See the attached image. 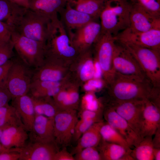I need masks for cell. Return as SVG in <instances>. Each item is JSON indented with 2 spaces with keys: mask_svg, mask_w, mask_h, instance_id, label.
<instances>
[{
  "mask_svg": "<svg viewBox=\"0 0 160 160\" xmlns=\"http://www.w3.org/2000/svg\"><path fill=\"white\" fill-rule=\"evenodd\" d=\"M79 53L58 17L51 20L44 47V57L57 60L69 66Z\"/></svg>",
  "mask_w": 160,
  "mask_h": 160,
  "instance_id": "2",
  "label": "cell"
},
{
  "mask_svg": "<svg viewBox=\"0 0 160 160\" xmlns=\"http://www.w3.org/2000/svg\"><path fill=\"white\" fill-rule=\"evenodd\" d=\"M79 116L80 119L98 122L103 120V112H97L88 110H80Z\"/></svg>",
  "mask_w": 160,
  "mask_h": 160,
  "instance_id": "41",
  "label": "cell"
},
{
  "mask_svg": "<svg viewBox=\"0 0 160 160\" xmlns=\"http://www.w3.org/2000/svg\"><path fill=\"white\" fill-rule=\"evenodd\" d=\"M12 97L5 86L0 85V107L8 104Z\"/></svg>",
  "mask_w": 160,
  "mask_h": 160,
  "instance_id": "44",
  "label": "cell"
},
{
  "mask_svg": "<svg viewBox=\"0 0 160 160\" xmlns=\"http://www.w3.org/2000/svg\"><path fill=\"white\" fill-rule=\"evenodd\" d=\"M114 37L116 40L121 42L160 51V29L141 32L129 27Z\"/></svg>",
  "mask_w": 160,
  "mask_h": 160,
  "instance_id": "13",
  "label": "cell"
},
{
  "mask_svg": "<svg viewBox=\"0 0 160 160\" xmlns=\"http://www.w3.org/2000/svg\"><path fill=\"white\" fill-rule=\"evenodd\" d=\"M12 29L6 23L0 21V44L11 39Z\"/></svg>",
  "mask_w": 160,
  "mask_h": 160,
  "instance_id": "42",
  "label": "cell"
},
{
  "mask_svg": "<svg viewBox=\"0 0 160 160\" xmlns=\"http://www.w3.org/2000/svg\"><path fill=\"white\" fill-rule=\"evenodd\" d=\"M71 78L81 85L94 78L95 69L92 47L79 54L69 67Z\"/></svg>",
  "mask_w": 160,
  "mask_h": 160,
  "instance_id": "17",
  "label": "cell"
},
{
  "mask_svg": "<svg viewBox=\"0 0 160 160\" xmlns=\"http://www.w3.org/2000/svg\"><path fill=\"white\" fill-rule=\"evenodd\" d=\"M28 132L23 125H14L3 130L0 143L6 148H20L26 144L29 137Z\"/></svg>",
  "mask_w": 160,
  "mask_h": 160,
  "instance_id": "22",
  "label": "cell"
},
{
  "mask_svg": "<svg viewBox=\"0 0 160 160\" xmlns=\"http://www.w3.org/2000/svg\"><path fill=\"white\" fill-rule=\"evenodd\" d=\"M11 39L17 55L25 64L34 69L41 65L44 58V44L22 35L13 28Z\"/></svg>",
  "mask_w": 160,
  "mask_h": 160,
  "instance_id": "7",
  "label": "cell"
},
{
  "mask_svg": "<svg viewBox=\"0 0 160 160\" xmlns=\"http://www.w3.org/2000/svg\"><path fill=\"white\" fill-rule=\"evenodd\" d=\"M103 104V117L106 122L117 131L131 147L135 146L142 139L112 107L104 102Z\"/></svg>",
  "mask_w": 160,
  "mask_h": 160,
  "instance_id": "16",
  "label": "cell"
},
{
  "mask_svg": "<svg viewBox=\"0 0 160 160\" xmlns=\"http://www.w3.org/2000/svg\"><path fill=\"white\" fill-rule=\"evenodd\" d=\"M14 125L24 126L15 108L9 104L0 107V128L3 130Z\"/></svg>",
  "mask_w": 160,
  "mask_h": 160,
  "instance_id": "33",
  "label": "cell"
},
{
  "mask_svg": "<svg viewBox=\"0 0 160 160\" xmlns=\"http://www.w3.org/2000/svg\"><path fill=\"white\" fill-rule=\"evenodd\" d=\"M153 15L160 17V0H129Z\"/></svg>",
  "mask_w": 160,
  "mask_h": 160,
  "instance_id": "36",
  "label": "cell"
},
{
  "mask_svg": "<svg viewBox=\"0 0 160 160\" xmlns=\"http://www.w3.org/2000/svg\"><path fill=\"white\" fill-rule=\"evenodd\" d=\"M30 96L33 101L36 114L54 118L59 110L52 97H35Z\"/></svg>",
  "mask_w": 160,
  "mask_h": 160,
  "instance_id": "30",
  "label": "cell"
},
{
  "mask_svg": "<svg viewBox=\"0 0 160 160\" xmlns=\"http://www.w3.org/2000/svg\"><path fill=\"white\" fill-rule=\"evenodd\" d=\"M14 49L11 38L8 41L0 44V66L6 63L15 56Z\"/></svg>",
  "mask_w": 160,
  "mask_h": 160,
  "instance_id": "38",
  "label": "cell"
},
{
  "mask_svg": "<svg viewBox=\"0 0 160 160\" xmlns=\"http://www.w3.org/2000/svg\"><path fill=\"white\" fill-rule=\"evenodd\" d=\"M79 108L81 110L103 112V105L100 97L97 98L95 92H85L80 97Z\"/></svg>",
  "mask_w": 160,
  "mask_h": 160,
  "instance_id": "35",
  "label": "cell"
},
{
  "mask_svg": "<svg viewBox=\"0 0 160 160\" xmlns=\"http://www.w3.org/2000/svg\"><path fill=\"white\" fill-rule=\"evenodd\" d=\"M77 111L59 110L54 117V136L58 147H66L72 140L78 120Z\"/></svg>",
  "mask_w": 160,
  "mask_h": 160,
  "instance_id": "10",
  "label": "cell"
},
{
  "mask_svg": "<svg viewBox=\"0 0 160 160\" xmlns=\"http://www.w3.org/2000/svg\"><path fill=\"white\" fill-rule=\"evenodd\" d=\"M145 100L118 102L104 100L103 101L112 107L119 115L124 118L142 139L141 133L142 114Z\"/></svg>",
  "mask_w": 160,
  "mask_h": 160,
  "instance_id": "12",
  "label": "cell"
},
{
  "mask_svg": "<svg viewBox=\"0 0 160 160\" xmlns=\"http://www.w3.org/2000/svg\"><path fill=\"white\" fill-rule=\"evenodd\" d=\"M155 87L147 79L127 76L115 73L105 89L104 100L111 102L144 100L151 98Z\"/></svg>",
  "mask_w": 160,
  "mask_h": 160,
  "instance_id": "1",
  "label": "cell"
},
{
  "mask_svg": "<svg viewBox=\"0 0 160 160\" xmlns=\"http://www.w3.org/2000/svg\"><path fill=\"white\" fill-rule=\"evenodd\" d=\"M11 2L22 7L28 9L29 0H9Z\"/></svg>",
  "mask_w": 160,
  "mask_h": 160,
  "instance_id": "48",
  "label": "cell"
},
{
  "mask_svg": "<svg viewBox=\"0 0 160 160\" xmlns=\"http://www.w3.org/2000/svg\"><path fill=\"white\" fill-rule=\"evenodd\" d=\"M5 85L12 98L28 94L32 81L33 70L25 64L17 55L12 57Z\"/></svg>",
  "mask_w": 160,
  "mask_h": 160,
  "instance_id": "6",
  "label": "cell"
},
{
  "mask_svg": "<svg viewBox=\"0 0 160 160\" xmlns=\"http://www.w3.org/2000/svg\"><path fill=\"white\" fill-rule=\"evenodd\" d=\"M97 20H93L74 31L71 40L79 53L92 48L99 38L101 27Z\"/></svg>",
  "mask_w": 160,
  "mask_h": 160,
  "instance_id": "14",
  "label": "cell"
},
{
  "mask_svg": "<svg viewBox=\"0 0 160 160\" xmlns=\"http://www.w3.org/2000/svg\"><path fill=\"white\" fill-rule=\"evenodd\" d=\"M106 84L102 79L93 78L83 83L80 86V89L84 92H95L103 89H105Z\"/></svg>",
  "mask_w": 160,
  "mask_h": 160,
  "instance_id": "39",
  "label": "cell"
},
{
  "mask_svg": "<svg viewBox=\"0 0 160 160\" xmlns=\"http://www.w3.org/2000/svg\"><path fill=\"white\" fill-rule=\"evenodd\" d=\"M152 137L151 136L144 137L134 148L132 149L130 155L134 160H154Z\"/></svg>",
  "mask_w": 160,
  "mask_h": 160,
  "instance_id": "31",
  "label": "cell"
},
{
  "mask_svg": "<svg viewBox=\"0 0 160 160\" xmlns=\"http://www.w3.org/2000/svg\"><path fill=\"white\" fill-rule=\"evenodd\" d=\"M152 143L154 148H160V127L159 128L154 134Z\"/></svg>",
  "mask_w": 160,
  "mask_h": 160,
  "instance_id": "47",
  "label": "cell"
},
{
  "mask_svg": "<svg viewBox=\"0 0 160 160\" xmlns=\"http://www.w3.org/2000/svg\"><path fill=\"white\" fill-rule=\"evenodd\" d=\"M12 105L18 113L28 131H32L36 113L32 99L28 94L12 99Z\"/></svg>",
  "mask_w": 160,
  "mask_h": 160,
  "instance_id": "21",
  "label": "cell"
},
{
  "mask_svg": "<svg viewBox=\"0 0 160 160\" xmlns=\"http://www.w3.org/2000/svg\"><path fill=\"white\" fill-rule=\"evenodd\" d=\"M53 160H75V159L73 155L67 151L66 147H64L56 152Z\"/></svg>",
  "mask_w": 160,
  "mask_h": 160,
  "instance_id": "46",
  "label": "cell"
},
{
  "mask_svg": "<svg viewBox=\"0 0 160 160\" xmlns=\"http://www.w3.org/2000/svg\"><path fill=\"white\" fill-rule=\"evenodd\" d=\"M68 2V0H29L28 9L52 19L57 17Z\"/></svg>",
  "mask_w": 160,
  "mask_h": 160,
  "instance_id": "25",
  "label": "cell"
},
{
  "mask_svg": "<svg viewBox=\"0 0 160 160\" xmlns=\"http://www.w3.org/2000/svg\"><path fill=\"white\" fill-rule=\"evenodd\" d=\"M54 129V118L36 114L32 130L29 135L38 139L55 141Z\"/></svg>",
  "mask_w": 160,
  "mask_h": 160,
  "instance_id": "24",
  "label": "cell"
},
{
  "mask_svg": "<svg viewBox=\"0 0 160 160\" xmlns=\"http://www.w3.org/2000/svg\"><path fill=\"white\" fill-rule=\"evenodd\" d=\"M65 86L67 96L63 110H75L79 108L80 99V85L71 78Z\"/></svg>",
  "mask_w": 160,
  "mask_h": 160,
  "instance_id": "32",
  "label": "cell"
},
{
  "mask_svg": "<svg viewBox=\"0 0 160 160\" xmlns=\"http://www.w3.org/2000/svg\"><path fill=\"white\" fill-rule=\"evenodd\" d=\"M75 154V160H102L97 147L85 148Z\"/></svg>",
  "mask_w": 160,
  "mask_h": 160,
  "instance_id": "37",
  "label": "cell"
},
{
  "mask_svg": "<svg viewBox=\"0 0 160 160\" xmlns=\"http://www.w3.org/2000/svg\"><path fill=\"white\" fill-rule=\"evenodd\" d=\"M70 77V74L66 78L59 81L32 80L28 94L35 97H52L60 91Z\"/></svg>",
  "mask_w": 160,
  "mask_h": 160,
  "instance_id": "23",
  "label": "cell"
},
{
  "mask_svg": "<svg viewBox=\"0 0 160 160\" xmlns=\"http://www.w3.org/2000/svg\"><path fill=\"white\" fill-rule=\"evenodd\" d=\"M115 42L114 36L111 34L101 33L92 47L94 57L99 65L102 79L107 85L111 81L115 73L113 58Z\"/></svg>",
  "mask_w": 160,
  "mask_h": 160,
  "instance_id": "8",
  "label": "cell"
},
{
  "mask_svg": "<svg viewBox=\"0 0 160 160\" xmlns=\"http://www.w3.org/2000/svg\"><path fill=\"white\" fill-rule=\"evenodd\" d=\"M12 58L5 64L0 66V85H5L9 70L12 63Z\"/></svg>",
  "mask_w": 160,
  "mask_h": 160,
  "instance_id": "45",
  "label": "cell"
},
{
  "mask_svg": "<svg viewBox=\"0 0 160 160\" xmlns=\"http://www.w3.org/2000/svg\"><path fill=\"white\" fill-rule=\"evenodd\" d=\"M100 133L102 139L104 140L121 145L128 150L131 149V146L126 140L106 122L101 126Z\"/></svg>",
  "mask_w": 160,
  "mask_h": 160,
  "instance_id": "34",
  "label": "cell"
},
{
  "mask_svg": "<svg viewBox=\"0 0 160 160\" xmlns=\"http://www.w3.org/2000/svg\"><path fill=\"white\" fill-rule=\"evenodd\" d=\"M2 131L3 130L1 128H0V138L2 134Z\"/></svg>",
  "mask_w": 160,
  "mask_h": 160,
  "instance_id": "51",
  "label": "cell"
},
{
  "mask_svg": "<svg viewBox=\"0 0 160 160\" xmlns=\"http://www.w3.org/2000/svg\"><path fill=\"white\" fill-rule=\"evenodd\" d=\"M19 149L12 148L9 151L0 153V160H19Z\"/></svg>",
  "mask_w": 160,
  "mask_h": 160,
  "instance_id": "43",
  "label": "cell"
},
{
  "mask_svg": "<svg viewBox=\"0 0 160 160\" xmlns=\"http://www.w3.org/2000/svg\"><path fill=\"white\" fill-rule=\"evenodd\" d=\"M28 140L19 149V160H53L59 150L55 141L41 140L30 135Z\"/></svg>",
  "mask_w": 160,
  "mask_h": 160,
  "instance_id": "11",
  "label": "cell"
},
{
  "mask_svg": "<svg viewBox=\"0 0 160 160\" xmlns=\"http://www.w3.org/2000/svg\"><path fill=\"white\" fill-rule=\"evenodd\" d=\"M97 147L102 160H134L130 155L132 149L128 150L121 145L102 139Z\"/></svg>",
  "mask_w": 160,
  "mask_h": 160,
  "instance_id": "26",
  "label": "cell"
},
{
  "mask_svg": "<svg viewBox=\"0 0 160 160\" xmlns=\"http://www.w3.org/2000/svg\"><path fill=\"white\" fill-rule=\"evenodd\" d=\"M113 64L115 73L127 76L147 78L132 55L122 43L116 40Z\"/></svg>",
  "mask_w": 160,
  "mask_h": 160,
  "instance_id": "9",
  "label": "cell"
},
{
  "mask_svg": "<svg viewBox=\"0 0 160 160\" xmlns=\"http://www.w3.org/2000/svg\"><path fill=\"white\" fill-rule=\"evenodd\" d=\"M105 0H68V2L77 10L98 19Z\"/></svg>",
  "mask_w": 160,
  "mask_h": 160,
  "instance_id": "29",
  "label": "cell"
},
{
  "mask_svg": "<svg viewBox=\"0 0 160 160\" xmlns=\"http://www.w3.org/2000/svg\"><path fill=\"white\" fill-rule=\"evenodd\" d=\"M51 20L26 9L13 28L21 35L45 44Z\"/></svg>",
  "mask_w": 160,
  "mask_h": 160,
  "instance_id": "4",
  "label": "cell"
},
{
  "mask_svg": "<svg viewBox=\"0 0 160 160\" xmlns=\"http://www.w3.org/2000/svg\"><path fill=\"white\" fill-rule=\"evenodd\" d=\"M105 121L103 120L93 124L82 135L71 153L75 154L83 149L90 147H97L102 140L101 127Z\"/></svg>",
  "mask_w": 160,
  "mask_h": 160,
  "instance_id": "27",
  "label": "cell"
},
{
  "mask_svg": "<svg viewBox=\"0 0 160 160\" xmlns=\"http://www.w3.org/2000/svg\"><path fill=\"white\" fill-rule=\"evenodd\" d=\"M70 74L69 66L57 60L45 57L41 65L34 69L32 80L59 81Z\"/></svg>",
  "mask_w": 160,
  "mask_h": 160,
  "instance_id": "15",
  "label": "cell"
},
{
  "mask_svg": "<svg viewBox=\"0 0 160 160\" xmlns=\"http://www.w3.org/2000/svg\"><path fill=\"white\" fill-rule=\"evenodd\" d=\"M153 154L154 160H160V148H154Z\"/></svg>",
  "mask_w": 160,
  "mask_h": 160,
  "instance_id": "49",
  "label": "cell"
},
{
  "mask_svg": "<svg viewBox=\"0 0 160 160\" xmlns=\"http://www.w3.org/2000/svg\"><path fill=\"white\" fill-rule=\"evenodd\" d=\"M59 19L70 39L74 31L96 19L73 8L68 2L58 12Z\"/></svg>",
  "mask_w": 160,
  "mask_h": 160,
  "instance_id": "18",
  "label": "cell"
},
{
  "mask_svg": "<svg viewBox=\"0 0 160 160\" xmlns=\"http://www.w3.org/2000/svg\"><path fill=\"white\" fill-rule=\"evenodd\" d=\"M121 42L133 56L153 86L160 87V51Z\"/></svg>",
  "mask_w": 160,
  "mask_h": 160,
  "instance_id": "5",
  "label": "cell"
},
{
  "mask_svg": "<svg viewBox=\"0 0 160 160\" xmlns=\"http://www.w3.org/2000/svg\"><path fill=\"white\" fill-rule=\"evenodd\" d=\"M96 122L92 120L78 119L75 125L72 140L77 142L84 133Z\"/></svg>",
  "mask_w": 160,
  "mask_h": 160,
  "instance_id": "40",
  "label": "cell"
},
{
  "mask_svg": "<svg viewBox=\"0 0 160 160\" xmlns=\"http://www.w3.org/2000/svg\"><path fill=\"white\" fill-rule=\"evenodd\" d=\"M131 6L129 0H106L99 16L101 33L115 36L129 27Z\"/></svg>",
  "mask_w": 160,
  "mask_h": 160,
  "instance_id": "3",
  "label": "cell"
},
{
  "mask_svg": "<svg viewBox=\"0 0 160 160\" xmlns=\"http://www.w3.org/2000/svg\"><path fill=\"white\" fill-rule=\"evenodd\" d=\"M11 149H8L5 148L0 143V153L9 151Z\"/></svg>",
  "mask_w": 160,
  "mask_h": 160,
  "instance_id": "50",
  "label": "cell"
},
{
  "mask_svg": "<svg viewBox=\"0 0 160 160\" xmlns=\"http://www.w3.org/2000/svg\"><path fill=\"white\" fill-rule=\"evenodd\" d=\"M129 27L133 30L141 32L160 29V17L153 15L137 5L132 4Z\"/></svg>",
  "mask_w": 160,
  "mask_h": 160,
  "instance_id": "19",
  "label": "cell"
},
{
  "mask_svg": "<svg viewBox=\"0 0 160 160\" xmlns=\"http://www.w3.org/2000/svg\"><path fill=\"white\" fill-rule=\"evenodd\" d=\"M160 127V106L151 100H145L143 111L141 128L142 139L153 136Z\"/></svg>",
  "mask_w": 160,
  "mask_h": 160,
  "instance_id": "20",
  "label": "cell"
},
{
  "mask_svg": "<svg viewBox=\"0 0 160 160\" xmlns=\"http://www.w3.org/2000/svg\"><path fill=\"white\" fill-rule=\"evenodd\" d=\"M26 9L9 0H0V21L13 27Z\"/></svg>",
  "mask_w": 160,
  "mask_h": 160,
  "instance_id": "28",
  "label": "cell"
}]
</instances>
